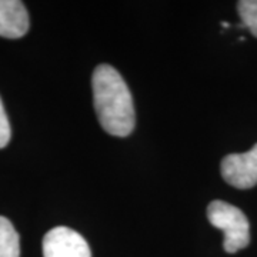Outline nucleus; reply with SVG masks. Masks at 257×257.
<instances>
[{
	"label": "nucleus",
	"mask_w": 257,
	"mask_h": 257,
	"mask_svg": "<svg viewBox=\"0 0 257 257\" xmlns=\"http://www.w3.org/2000/svg\"><path fill=\"white\" fill-rule=\"evenodd\" d=\"M92 87L101 127L111 136H128L136 124V114L132 93L119 72L110 64H99L93 72Z\"/></svg>",
	"instance_id": "nucleus-1"
},
{
	"label": "nucleus",
	"mask_w": 257,
	"mask_h": 257,
	"mask_svg": "<svg viewBox=\"0 0 257 257\" xmlns=\"http://www.w3.org/2000/svg\"><path fill=\"white\" fill-rule=\"evenodd\" d=\"M207 219L211 226L223 231V247L226 253L233 254L247 247L250 243V223L239 207L221 200H213L207 206Z\"/></svg>",
	"instance_id": "nucleus-2"
},
{
	"label": "nucleus",
	"mask_w": 257,
	"mask_h": 257,
	"mask_svg": "<svg viewBox=\"0 0 257 257\" xmlns=\"http://www.w3.org/2000/svg\"><path fill=\"white\" fill-rule=\"evenodd\" d=\"M221 177L236 189H251L257 184V143L246 153H231L221 160Z\"/></svg>",
	"instance_id": "nucleus-3"
},
{
	"label": "nucleus",
	"mask_w": 257,
	"mask_h": 257,
	"mask_svg": "<svg viewBox=\"0 0 257 257\" xmlns=\"http://www.w3.org/2000/svg\"><path fill=\"white\" fill-rule=\"evenodd\" d=\"M43 257H92V251L82 234L57 226L43 237Z\"/></svg>",
	"instance_id": "nucleus-4"
},
{
	"label": "nucleus",
	"mask_w": 257,
	"mask_h": 257,
	"mask_svg": "<svg viewBox=\"0 0 257 257\" xmlns=\"http://www.w3.org/2000/svg\"><path fill=\"white\" fill-rule=\"evenodd\" d=\"M29 30V13L23 2L0 0V36L19 39Z\"/></svg>",
	"instance_id": "nucleus-5"
},
{
	"label": "nucleus",
	"mask_w": 257,
	"mask_h": 257,
	"mask_svg": "<svg viewBox=\"0 0 257 257\" xmlns=\"http://www.w3.org/2000/svg\"><path fill=\"white\" fill-rule=\"evenodd\" d=\"M0 257H20L19 233L3 216H0Z\"/></svg>",
	"instance_id": "nucleus-6"
},
{
	"label": "nucleus",
	"mask_w": 257,
	"mask_h": 257,
	"mask_svg": "<svg viewBox=\"0 0 257 257\" xmlns=\"http://www.w3.org/2000/svg\"><path fill=\"white\" fill-rule=\"evenodd\" d=\"M237 12L241 19V26L247 28L257 37V0H240Z\"/></svg>",
	"instance_id": "nucleus-7"
},
{
	"label": "nucleus",
	"mask_w": 257,
	"mask_h": 257,
	"mask_svg": "<svg viewBox=\"0 0 257 257\" xmlns=\"http://www.w3.org/2000/svg\"><path fill=\"white\" fill-rule=\"evenodd\" d=\"M12 138V130H10V123L8 119V114L5 110L3 101L0 99V149L8 146Z\"/></svg>",
	"instance_id": "nucleus-8"
},
{
	"label": "nucleus",
	"mask_w": 257,
	"mask_h": 257,
	"mask_svg": "<svg viewBox=\"0 0 257 257\" xmlns=\"http://www.w3.org/2000/svg\"><path fill=\"white\" fill-rule=\"evenodd\" d=\"M221 26H223V28H229L230 25L227 23V22H223V23H221Z\"/></svg>",
	"instance_id": "nucleus-9"
}]
</instances>
